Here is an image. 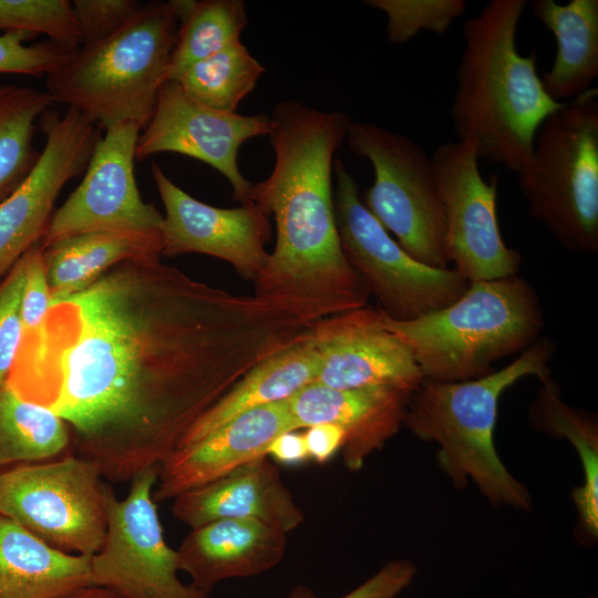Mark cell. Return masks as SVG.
Returning a JSON list of instances; mask_svg holds the SVG:
<instances>
[{
	"label": "cell",
	"mask_w": 598,
	"mask_h": 598,
	"mask_svg": "<svg viewBox=\"0 0 598 598\" xmlns=\"http://www.w3.org/2000/svg\"><path fill=\"white\" fill-rule=\"evenodd\" d=\"M266 454L283 465H298L309 460L305 435L298 430L278 435L269 444Z\"/></svg>",
	"instance_id": "39"
},
{
	"label": "cell",
	"mask_w": 598,
	"mask_h": 598,
	"mask_svg": "<svg viewBox=\"0 0 598 598\" xmlns=\"http://www.w3.org/2000/svg\"><path fill=\"white\" fill-rule=\"evenodd\" d=\"M530 9L557 44L551 69L540 78L546 93L565 103L591 90L598 78V0H534Z\"/></svg>",
	"instance_id": "24"
},
{
	"label": "cell",
	"mask_w": 598,
	"mask_h": 598,
	"mask_svg": "<svg viewBox=\"0 0 598 598\" xmlns=\"http://www.w3.org/2000/svg\"><path fill=\"white\" fill-rule=\"evenodd\" d=\"M159 255L124 260L23 332L7 384L61 416L112 482L159 465L248 370L315 319L197 281Z\"/></svg>",
	"instance_id": "1"
},
{
	"label": "cell",
	"mask_w": 598,
	"mask_h": 598,
	"mask_svg": "<svg viewBox=\"0 0 598 598\" xmlns=\"http://www.w3.org/2000/svg\"><path fill=\"white\" fill-rule=\"evenodd\" d=\"M525 0H492L466 20L456 68L451 118L458 141L472 142L478 159L518 173L536 132L565 103L545 91L534 53L517 48Z\"/></svg>",
	"instance_id": "3"
},
{
	"label": "cell",
	"mask_w": 598,
	"mask_h": 598,
	"mask_svg": "<svg viewBox=\"0 0 598 598\" xmlns=\"http://www.w3.org/2000/svg\"><path fill=\"white\" fill-rule=\"evenodd\" d=\"M270 127L268 114L219 111L193 99L176 81H165L154 112L138 135L135 159L163 152L196 158L225 176L235 200L251 204L252 183L239 169L238 153L246 141L268 135Z\"/></svg>",
	"instance_id": "14"
},
{
	"label": "cell",
	"mask_w": 598,
	"mask_h": 598,
	"mask_svg": "<svg viewBox=\"0 0 598 598\" xmlns=\"http://www.w3.org/2000/svg\"><path fill=\"white\" fill-rule=\"evenodd\" d=\"M141 130L133 122L105 130L93 150L83 179L53 212L40 240L43 248L61 238L91 231L161 237L163 215L143 200L134 175Z\"/></svg>",
	"instance_id": "13"
},
{
	"label": "cell",
	"mask_w": 598,
	"mask_h": 598,
	"mask_svg": "<svg viewBox=\"0 0 598 598\" xmlns=\"http://www.w3.org/2000/svg\"><path fill=\"white\" fill-rule=\"evenodd\" d=\"M446 224V251L468 282L516 276L522 255L506 246L497 217L498 177L485 179L472 142H445L431 156Z\"/></svg>",
	"instance_id": "12"
},
{
	"label": "cell",
	"mask_w": 598,
	"mask_h": 598,
	"mask_svg": "<svg viewBox=\"0 0 598 598\" xmlns=\"http://www.w3.org/2000/svg\"><path fill=\"white\" fill-rule=\"evenodd\" d=\"M582 93L547 116L517 173L530 216L565 249L598 252V100Z\"/></svg>",
	"instance_id": "7"
},
{
	"label": "cell",
	"mask_w": 598,
	"mask_h": 598,
	"mask_svg": "<svg viewBox=\"0 0 598 598\" xmlns=\"http://www.w3.org/2000/svg\"><path fill=\"white\" fill-rule=\"evenodd\" d=\"M416 567L408 559H393L373 576L340 598H395L411 585ZM286 598H318L307 586L296 585Z\"/></svg>",
	"instance_id": "37"
},
{
	"label": "cell",
	"mask_w": 598,
	"mask_h": 598,
	"mask_svg": "<svg viewBox=\"0 0 598 598\" xmlns=\"http://www.w3.org/2000/svg\"><path fill=\"white\" fill-rule=\"evenodd\" d=\"M309 329L248 370L189 427L177 447L200 441L248 410L288 400L315 382L320 360Z\"/></svg>",
	"instance_id": "22"
},
{
	"label": "cell",
	"mask_w": 598,
	"mask_h": 598,
	"mask_svg": "<svg viewBox=\"0 0 598 598\" xmlns=\"http://www.w3.org/2000/svg\"><path fill=\"white\" fill-rule=\"evenodd\" d=\"M287 534L255 519H218L193 528L177 549L179 571L209 592L218 582L257 576L278 565Z\"/></svg>",
	"instance_id": "21"
},
{
	"label": "cell",
	"mask_w": 598,
	"mask_h": 598,
	"mask_svg": "<svg viewBox=\"0 0 598 598\" xmlns=\"http://www.w3.org/2000/svg\"><path fill=\"white\" fill-rule=\"evenodd\" d=\"M23 285L24 266L21 258L0 281V386L7 382L22 341Z\"/></svg>",
	"instance_id": "34"
},
{
	"label": "cell",
	"mask_w": 598,
	"mask_h": 598,
	"mask_svg": "<svg viewBox=\"0 0 598 598\" xmlns=\"http://www.w3.org/2000/svg\"><path fill=\"white\" fill-rule=\"evenodd\" d=\"M24 285L21 300L23 332L37 329L44 321L51 308V291L40 243L31 247L22 257Z\"/></svg>",
	"instance_id": "36"
},
{
	"label": "cell",
	"mask_w": 598,
	"mask_h": 598,
	"mask_svg": "<svg viewBox=\"0 0 598 598\" xmlns=\"http://www.w3.org/2000/svg\"><path fill=\"white\" fill-rule=\"evenodd\" d=\"M309 460L318 463L328 462L344 443L343 431L332 423H317L303 432Z\"/></svg>",
	"instance_id": "38"
},
{
	"label": "cell",
	"mask_w": 598,
	"mask_h": 598,
	"mask_svg": "<svg viewBox=\"0 0 598 598\" xmlns=\"http://www.w3.org/2000/svg\"><path fill=\"white\" fill-rule=\"evenodd\" d=\"M45 143L27 178L0 202V281L42 239L62 188L84 173L101 137L80 112L44 113Z\"/></svg>",
	"instance_id": "15"
},
{
	"label": "cell",
	"mask_w": 598,
	"mask_h": 598,
	"mask_svg": "<svg viewBox=\"0 0 598 598\" xmlns=\"http://www.w3.org/2000/svg\"><path fill=\"white\" fill-rule=\"evenodd\" d=\"M71 3L82 44L96 42L115 33L142 7L135 0H75Z\"/></svg>",
	"instance_id": "35"
},
{
	"label": "cell",
	"mask_w": 598,
	"mask_h": 598,
	"mask_svg": "<svg viewBox=\"0 0 598 598\" xmlns=\"http://www.w3.org/2000/svg\"><path fill=\"white\" fill-rule=\"evenodd\" d=\"M161 255V237L91 231L61 238L43 248L51 303L76 293L115 265Z\"/></svg>",
	"instance_id": "25"
},
{
	"label": "cell",
	"mask_w": 598,
	"mask_h": 598,
	"mask_svg": "<svg viewBox=\"0 0 598 598\" xmlns=\"http://www.w3.org/2000/svg\"><path fill=\"white\" fill-rule=\"evenodd\" d=\"M555 344L539 338L505 368L475 380H423L412 393L403 425L416 437L439 444L437 462L458 488L472 480L494 506L529 509L532 498L502 462L494 431L502 394L525 377L551 375Z\"/></svg>",
	"instance_id": "4"
},
{
	"label": "cell",
	"mask_w": 598,
	"mask_h": 598,
	"mask_svg": "<svg viewBox=\"0 0 598 598\" xmlns=\"http://www.w3.org/2000/svg\"><path fill=\"white\" fill-rule=\"evenodd\" d=\"M102 477L81 456L0 470V516L59 550L93 556L107 526Z\"/></svg>",
	"instance_id": "10"
},
{
	"label": "cell",
	"mask_w": 598,
	"mask_h": 598,
	"mask_svg": "<svg viewBox=\"0 0 598 598\" xmlns=\"http://www.w3.org/2000/svg\"><path fill=\"white\" fill-rule=\"evenodd\" d=\"M34 38L20 31L0 34V73L47 76L74 51L51 40L27 43Z\"/></svg>",
	"instance_id": "33"
},
{
	"label": "cell",
	"mask_w": 598,
	"mask_h": 598,
	"mask_svg": "<svg viewBox=\"0 0 598 598\" xmlns=\"http://www.w3.org/2000/svg\"><path fill=\"white\" fill-rule=\"evenodd\" d=\"M379 311L383 326L409 348L423 380L436 382L492 373L495 362L532 347L545 324L537 292L517 275L470 282L451 305L419 319L399 321Z\"/></svg>",
	"instance_id": "5"
},
{
	"label": "cell",
	"mask_w": 598,
	"mask_h": 598,
	"mask_svg": "<svg viewBox=\"0 0 598 598\" xmlns=\"http://www.w3.org/2000/svg\"><path fill=\"white\" fill-rule=\"evenodd\" d=\"M151 173L165 209L161 255L213 256L255 283L269 260V216L254 203L235 208L205 204L177 186L156 163Z\"/></svg>",
	"instance_id": "16"
},
{
	"label": "cell",
	"mask_w": 598,
	"mask_h": 598,
	"mask_svg": "<svg viewBox=\"0 0 598 598\" xmlns=\"http://www.w3.org/2000/svg\"><path fill=\"white\" fill-rule=\"evenodd\" d=\"M179 20L172 4H142L118 31L80 45L45 78L54 103L106 130L123 122L148 123L175 43Z\"/></svg>",
	"instance_id": "6"
},
{
	"label": "cell",
	"mask_w": 598,
	"mask_h": 598,
	"mask_svg": "<svg viewBox=\"0 0 598 598\" xmlns=\"http://www.w3.org/2000/svg\"><path fill=\"white\" fill-rule=\"evenodd\" d=\"M413 392L389 385L332 389L312 382L288 402L299 430L332 423L343 431V463L355 472L399 432Z\"/></svg>",
	"instance_id": "19"
},
{
	"label": "cell",
	"mask_w": 598,
	"mask_h": 598,
	"mask_svg": "<svg viewBox=\"0 0 598 598\" xmlns=\"http://www.w3.org/2000/svg\"><path fill=\"white\" fill-rule=\"evenodd\" d=\"M265 71L238 40L187 66L175 81L200 103L219 111L236 112Z\"/></svg>",
	"instance_id": "30"
},
{
	"label": "cell",
	"mask_w": 598,
	"mask_h": 598,
	"mask_svg": "<svg viewBox=\"0 0 598 598\" xmlns=\"http://www.w3.org/2000/svg\"><path fill=\"white\" fill-rule=\"evenodd\" d=\"M299 430L288 400L248 410L206 437L175 448L161 464L156 504L225 476L261 456L280 434Z\"/></svg>",
	"instance_id": "18"
},
{
	"label": "cell",
	"mask_w": 598,
	"mask_h": 598,
	"mask_svg": "<svg viewBox=\"0 0 598 598\" xmlns=\"http://www.w3.org/2000/svg\"><path fill=\"white\" fill-rule=\"evenodd\" d=\"M529 408L530 425L539 432L566 439L577 452L584 484L573 489L578 513L577 534L585 542L598 537V422L594 414L573 408L561 399L559 385L553 379L540 381Z\"/></svg>",
	"instance_id": "26"
},
{
	"label": "cell",
	"mask_w": 598,
	"mask_h": 598,
	"mask_svg": "<svg viewBox=\"0 0 598 598\" xmlns=\"http://www.w3.org/2000/svg\"><path fill=\"white\" fill-rule=\"evenodd\" d=\"M71 430L52 410L0 386V470L55 458L70 444Z\"/></svg>",
	"instance_id": "28"
},
{
	"label": "cell",
	"mask_w": 598,
	"mask_h": 598,
	"mask_svg": "<svg viewBox=\"0 0 598 598\" xmlns=\"http://www.w3.org/2000/svg\"><path fill=\"white\" fill-rule=\"evenodd\" d=\"M0 31L44 34L69 50L82 44L68 0H0Z\"/></svg>",
	"instance_id": "31"
},
{
	"label": "cell",
	"mask_w": 598,
	"mask_h": 598,
	"mask_svg": "<svg viewBox=\"0 0 598 598\" xmlns=\"http://www.w3.org/2000/svg\"><path fill=\"white\" fill-rule=\"evenodd\" d=\"M269 116L275 164L252 184L250 202L274 217L277 237L255 295L316 320L368 306L370 293L343 254L333 205L334 154L353 121L293 100L275 104Z\"/></svg>",
	"instance_id": "2"
},
{
	"label": "cell",
	"mask_w": 598,
	"mask_h": 598,
	"mask_svg": "<svg viewBox=\"0 0 598 598\" xmlns=\"http://www.w3.org/2000/svg\"><path fill=\"white\" fill-rule=\"evenodd\" d=\"M159 465L138 472L123 499L105 485L107 517L101 548L91 556V584L123 598H208L178 578L177 550L165 540L153 492Z\"/></svg>",
	"instance_id": "11"
},
{
	"label": "cell",
	"mask_w": 598,
	"mask_h": 598,
	"mask_svg": "<svg viewBox=\"0 0 598 598\" xmlns=\"http://www.w3.org/2000/svg\"><path fill=\"white\" fill-rule=\"evenodd\" d=\"M58 598H123V597L107 588L95 586V585H89V586L75 589Z\"/></svg>",
	"instance_id": "40"
},
{
	"label": "cell",
	"mask_w": 598,
	"mask_h": 598,
	"mask_svg": "<svg viewBox=\"0 0 598 598\" xmlns=\"http://www.w3.org/2000/svg\"><path fill=\"white\" fill-rule=\"evenodd\" d=\"M171 512L192 529L218 519H255L288 534L305 518L268 456L179 494L173 498Z\"/></svg>",
	"instance_id": "20"
},
{
	"label": "cell",
	"mask_w": 598,
	"mask_h": 598,
	"mask_svg": "<svg viewBox=\"0 0 598 598\" xmlns=\"http://www.w3.org/2000/svg\"><path fill=\"white\" fill-rule=\"evenodd\" d=\"M91 584V556L59 550L0 516V598H58Z\"/></svg>",
	"instance_id": "23"
},
{
	"label": "cell",
	"mask_w": 598,
	"mask_h": 598,
	"mask_svg": "<svg viewBox=\"0 0 598 598\" xmlns=\"http://www.w3.org/2000/svg\"><path fill=\"white\" fill-rule=\"evenodd\" d=\"M333 205L343 254L378 308L399 321L419 319L460 298L468 281L455 269L434 268L411 257L361 200L342 161L333 164Z\"/></svg>",
	"instance_id": "8"
},
{
	"label": "cell",
	"mask_w": 598,
	"mask_h": 598,
	"mask_svg": "<svg viewBox=\"0 0 598 598\" xmlns=\"http://www.w3.org/2000/svg\"><path fill=\"white\" fill-rule=\"evenodd\" d=\"M309 334L320 360L316 383L415 391L423 381L409 348L383 326L378 307L368 305L318 320Z\"/></svg>",
	"instance_id": "17"
},
{
	"label": "cell",
	"mask_w": 598,
	"mask_h": 598,
	"mask_svg": "<svg viewBox=\"0 0 598 598\" xmlns=\"http://www.w3.org/2000/svg\"><path fill=\"white\" fill-rule=\"evenodd\" d=\"M386 17L385 34L392 44H404L421 31L444 34L466 11L464 0H365Z\"/></svg>",
	"instance_id": "32"
},
{
	"label": "cell",
	"mask_w": 598,
	"mask_h": 598,
	"mask_svg": "<svg viewBox=\"0 0 598 598\" xmlns=\"http://www.w3.org/2000/svg\"><path fill=\"white\" fill-rule=\"evenodd\" d=\"M179 25L166 69L175 81L193 63L239 40L248 24L243 0H172Z\"/></svg>",
	"instance_id": "27"
},
{
	"label": "cell",
	"mask_w": 598,
	"mask_h": 598,
	"mask_svg": "<svg viewBox=\"0 0 598 598\" xmlns=\"http://www.w3.org/2000/svg\"><path fill=\"white\" fill-rule=\"evenodd\" d=\"M53 103L47 91L0 83V202L35 166L40 157L33 145L35 123Z\"/></svg>",
	"instance_id": "29"
},
{
	"label": "cell",
	"mask_w": 598,
	"mask_h": 598,
	"mask_svg": "<svg viewBox=\"0 0 598 598\" xmlns=\"http://www.w3.org/2000/svg\"><path fill=\"white\" fill-rule=\"evenodd\" d=\"M346 141L373 167V184L361 197L367 209L411 257L447 268L445 213L431 157L409 137L372 123L352 122Z\"/></svg>",
	"instance_id": "9"
}]
</instances>
